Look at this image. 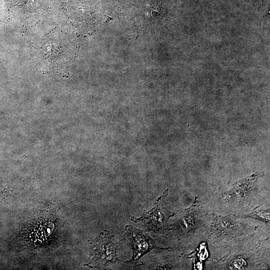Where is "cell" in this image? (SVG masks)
Segmentation results:
<instances>
[{
    "instance_id": "cell-1",
    "label": "cell",
    "mask_w": 270,
    "mask_h": 270,
    "mask_svg": "<svg viewBox=\"0 0 270 270\" xmlns=\"http://www.w3.org/2000/svg\"><path fill=\"white\" fill-rule=\"evenodd\" d=\"M116 244L112 242V237L102 234L94 241L92 252L87 265L90 266H106L116 261Z\"/></svg>"
},
{
    "instance_id": "cell-2",
    "label": "cell",
    "mask_w": 270,
    "mask_h": 270,
    "mask_svg": "<svg viewBox=\"0 0 270 270\" xmlns=\"http://www.w3.org/2000/svg\"><path fill=\"white\" fill-rule=\"evenodd\" d=\"M54 228L52 221L40 216L25 227L22 236L32 245H41L50 239Z\"/></svg>"
},
{
    "instance_id": "cell-3",
    "label": "cell",
    "mask_w": 270,
    "mask_h": 270,
    "mask_svg": "<svg viewBox=\"0 0 270 270\" xmlns=\"http://www.w3.org/2000/svg\"><path fill=\"white\" fill-rule=\"evenodd\" d=\"M126 236L132 244L134 252L130 260L132 263L136 264L144 255L154 248H158L155 241L145 231L138 230L132 226H126Z\"/></svg>"
},
{
    "instance_id": "cell-4",
    "label": "cell",
    "mask_w": 270,
    "mask_h": 270,
    "mask_svg": "<svg viewBox=\"0 0 270 270\" xmlns=\"http://www.w3.org/2000/svg\"><path fill=\"white\" fill-rule=\"evenodd\" d=\"M168 190L158 198L156 206L150 210L144 212L137 220L142 221L150 230H158L163 228L172 214L167 210L162 204V200L168 194Z\"/></svg>"
},
{
    "instance_id": "cell-5",
    "label": "cell",
    "mask_w": 270,
    "mask_h": 270,
    "mask_svg": "<svg viewBox=\"0 0 270 270\" xmlns=\"http://www.w3.org/2000/svg\"><path fill=\"white\" fill-rule=\"evenodd\" d=\"M216 230L222 234H231L236 230V225L232 220L228 217H220L218 220Z\"/></svg>"
},
{
    "instance_id": "cell-6",
    "label": "cell",
    "mask_w": 270,
    "mask_h": 270,
    "mask_svg": "<svg viewBox=\"0 0 270 270\" xmlns=\"http://www.w3.org/2000/svg\"><path fill=\"white\" fill-rule=\"evenodd\" d=\"M237 217L240 218H251L268 224L270 222V210H265L260 206H257L251 213Z\"/></svg>"
},
{
    "instance_id": "cell-7",
    "label": "cell",
    "mask_w": 270,
    "mask_h": 270,
    "mask_svg": "<svg viewBox=\"0 0 270 270\" xmlns=\"http://www.w3.org/2000/svg\"><path fill=\"white\" fill-rule=\"evenodd\" d=\"M10 190L6 186L0 184V198L9 194Z\"/></svg>"
}]
</instances>
